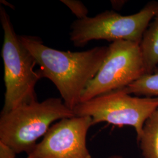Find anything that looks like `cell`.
I'll return each mask as SVG.
<instances>
[{
    "instance_id": "obj_1",
    "label": "cell",
    "mask_w": 158,
    "mask_h": 158,
    "mask_svg": "<svg viewBox=\"0 0 158 158\" xmlns=\"http://www.w3.org/2000/svg\"><path fill=\"white\" fill-rule=\"evenodd\" d=\"M23 45L40 66L42 77L56 87L64 104L73 111L83 91L95 77L108 52V46L83 52L61 51L48 47L38 37L20 35Z\"/></svg>"
},
{
    "instance_id": "obj_2",
    "label": "cell",
    "mask_w": 158,
    "mask_h": 158,
    "mask_svg": "<svg viewBox=\"0 0 158 158\" xmlns=\"http://www.w3.org/2000/svg\"><path fill=\"white\" fill-rule=\"evenodd\" d=\"M75 116L62 98L52 97L42 102L23 104L8 113H1L0 142L17 154H28L53 123Z\"/></svg>"
},
{
    "instance_id": "obj_3",
    "label": "cell",
    "mask_w": 158,
    "mask_h": 158,
    "mask_svg": "<svg viewBox=\"0 0 158 158\" xmlns=\"http://www.w3.org/2000/svg\"><path fill=\"white\" fill-rule=\"evenodd\" d=\"M0 20L4 31L2 57L6 85L1 113H6L23 104L37 101L35 86L42 77L39 70H34L36 62L23 45L2 6L0 8Z\"/></svg>"
},
{
    "instance_id": "obj_4",
    "label": "cell",
    "mask_w": 158,
    "mask_h": 158,
    "mask_svg": "<svg viewBox=\"0 0 158 158\" xmlns=\"http://www.w3.org/2000/svg\"><path fill=\"white\" fill-rule=\"evenodd\" d=\"M158 9V2L152 1L130 15L106 11L94 17L77 19L71 25L70 40L76 47H83L93 40H127L139 44Z\"/></svg>"
},
{
    "instance_id": "obj_5",
    "label": "cell",
    "mask_w": 158,
    "mask_h": 158,
    "mask_svg": "<svg viewBox=\"0 0 158 158\" xmlns=\"http://www.w3.org/2000/svg\"><path fill=\"white\" fill-rule=\"evenodd\" d=\"M158 108V97H132L123 89L80 102L73 109L76 116H88L93 125L106 122L118 127L131 126L138 141L147 119Z\"/></svg>"
},
{
    "instance_id": "obj_6",
    "label": "cell",
    "mask_w": 158,
    "mask_h": 158,
    "mask_svg": "<svg viewBox=\"0 0 158 158\" xmlns=\"http://www.w3.org/2000/svg\"><path fill=\"white\" fill-rule=\"evenodd\" d=\"M146 74L139 44L127 40L113 42L100 70L83 91L80 102L123 89Z\"/></svg>"
},
{
    "instance_id": "obj_7",
    "label": "cell",
    "mask_w": 158,
    "mask_h": 158,
    "mask_svg": "<svg viewBox=\"0 0 158 158\" xmlns=\"http://www.w3.org/2000/svg\"><path fill=\"white\" fill-rule=\"evenodd\" d=\"M92 125L88 116L59 120L27 154V158H92L87 147V135Z\"/></svg>"
},
{
    "instance_id": "obj_8",
    "label": "cell",
    "mask_w": 158,
    "mask_h": 158,
    "mask_svg": "<svg viewBox=\"0 0 158 158\" xmlns=\"http://www.w3.org/2000/svg\"><path fill=\"white\" fill-rule=\"evenodd\" d=\"M139 47L147 74L153 73L158 66V9L143 35Z\"/></svg>"
},
{
    "instance_id": "obj_9",
    "label": "cell",
    "mask_w": 158,
    "mask_h": 158,
    "mask_svg": "<svg viewBox=\"0 0 158 158\" xmlns=\"http://www.w3.org/2000/svg\"><path fill=\"white\" fill-rule=\"evenodd\" d=\"M138 142L144 158H158V108L147 119Z\"/></svg>"
},
{
    "instance_id": "obj_10",
    "label": "cell",
    "mask_w": 158,
    "mask_h": 158,
    "mask_svg": "<svg viewBox=\"0 0 158 158\" xmlns=\"http://www.w3.org/2000/svg\"><path fill=\"white\" fill-rule=\"evenodd\" d=\"M123 89L129 94L158 97V72L143 75Z\"/></svg>"
},
{
    "instance_id": "obj_11",
    "label": "cell",
    "mask_w": 158,
    "mask_h": 158,
    "mask_svg": "<svg viewBox=\"0 0 158 158\" xmlns=\"http://www.w3.org/2000/svg\"><path fill=\"white\" fill-rule=\"evenodd\" d=\"M61 2L68 6L78 19H83L88 17L89 11L81 1L77 0H61Z\"/></svg>"
},
{
    "instance_id": "obj_12",
    "label": "cell",
    "mask_w": 158,
    "mask_h": 158,
    "mask_svg": "<svg viewBox=\"0 0 158 158\" xmlns=\"http://www.w3.org/2000/svg\"><path fill=\"white\" fill-rule=\"evenodd\" d=\"M17 153L3 142H0V158H15Z\"/></svg>"
},
{
    "instance_id": "obj_13",
    "label": "cell",
    "mask_w": 158,
    "mask_h": 158,
    "mask_svg": "<svg viewBox=\"0 0 158 158\" xmlns=\"http://www.w3.org/2000/svg\"><path fill=\"white\" fill-rule=\"evenodd\" d=\"M107 158H123L120 155H113Z\"/></svg>"
}]
</instances>
